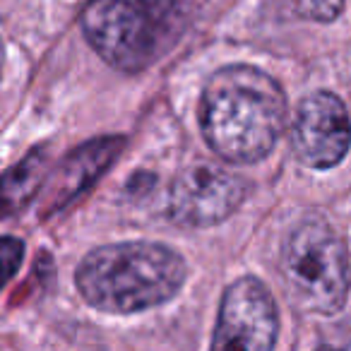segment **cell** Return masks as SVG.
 Masks as SVG:
<instances>
[{"mask_svg": "<svg viewBox=\"0 0 351 351\" xmlns=\"http://www.w3.org/2000/svg\"><path fill=\"white\" fill-rule=\"evenodd\" d=\"M197 118L202 137L217 156L253 164L277 145L287 123V97L265 70L226 65L207 80Z\"/></svg>", "mask_w": 351, "mask_h": 351, "instance_id": "6da1fadb", "label": "cell"}, {"mask_svg": "<svg viewBox=\"0 0 351 351\" xmlns=\"http://www.w3.org/2000/svg\"><path fill=\"white\" fill-rule=\"evenodd\" d=\"M186 263L176 250L149 241L97 248L80 263L82 298L97 311L128 315L171 301L186 282Z\"/></svg>", "mask_w": 351, "mask_h": 351, "instance_id": "7a4b0ae2", "label": "cell"}, {"mask_svg": "<svg viewBox=\"0 0 351 351\" xmlns=\"http://www.w3.org/2000/svg\"><path fill=\"white\" fill-rule=\"evenodd\" d=\"M282 282L289 301L303 313L335 315L349 293V250L322 219H306L282 245Z\"/></svg>", "mask_w": 351, "mask_h": 351, "instance_id": "3957f363", "label": "cell"}, {"mask_svg": "<svg viewBox=\"0 0 351 351\" xmlns=\"http://www.w3.org/2000/svg\"><path fill=\"white\" fill-rule=\"evenodd\" d=\"M80 29L94 51L121 73H140L156 58L164 36L137 0H89Z\"/></svg>", "mask_w": 351, "mask_h": 351, "instance_id": "277c9868", "label": "cell"}, {"mask_svg": "<svg viewBox=\"0 0 351 351\" xmlns=\"http://www.w3.org/2000/svg\"><path fill=\"white\" fill-rule=\"evenodd\" d=\"M279 315L267 287L241 277L221 296L212 351H274Z\"/></svg>", "mask_w": 351, "mask_h": 351, "instance_id": "5b68a950", "label": "cell"}, {"mask_svg": "<svg viewBox=\"0 0 351 351\" xmlns=\"http://www.w3.org/2000/svg\"><path fill=\"white\" fill-rule=\"evenodd\" d=\"M245 197V183L239 176L215 164H197L183 169L171 183L169 217L176 224L205 229L229 219Z\"/></svg>", "mask_w": 351, "mask_h": 351, "instance_id": "8992f818", "label": "cell"}, {"mask_svg": "<svg viewBox=\"0 0 351 351\" xmlns=\"http://www.w3.org/2000/svg\"><path fill=\"white\" fill-rule=\"evenodd\" d=\"M351 147V121L332 92H313L298 104L291 123V149L311 169H330Z\"/></svg>", "mask_w": 351, "mask_h": 351, "instance_id": "52a82bcc", "label": "cell"}, {"mask_svg": "<svg viewBox=\"0 0 351 351\" xmlns=\"http://www.w3.org/2000/svg\"><path fill=\"white\" fill-rule=\"evenodd\" d=\"M123 142H125L123 137H101L70 152L49 178L51 183L44 195V217L65 210L70 202L87 193L111 169L116 156L123 152Z\"/></svg>", "mask_w": 351, "mask_h": 351, "instance_id": "ba28073f", "label": "cell"}, {"mask_svg": "<svg viewBox=\"0 0 351 351\" xmlns=\"http://www.w3.org/2000/svg\"><path fill=\"white\" fill-rule=\"evenodd\" d=\"M46 173H49V152L44 147H36L20 164L0 176V219L25 207L39 193Z\"/></svg>", "mask_w": 351, "mask_h": 351, "instance_id": "9c48e42d", "label": "cell"}, {"mask_svg": "<svg viewBox=\"0 0 351 351\" xmlns=\"http://www.w3.org/2000/svg\"><path fill=\"white\" fill-rule=\"evenodd\" d=\"M161 36H173L188 17L191 0H137Z\"/></svg>", "mask_w": 351, "mask_h": 351, "instance_id": "30bf717a", "label": "cell"}, {"mask_svg": "<svg viewBox=\"0 0 351 351\" xmlns=\"http://www.w3.org/2000/svg\"><path fill=\"white\" fill-rule=\"evenodd\" d=\"M291 10L296 12L303 20H313V22H335L337 17L344 10L346 0H287Z\"/></svg>", "mask_w": 351, "mask_h": 351, "instance_id": "8fae6325", "label": "cell"}, {"mask_svg": "<svg viewBox=\"0 0 351 351\" xmlns=\"http://www.w3.org/2000/svg\"><path fill=\"white\" fill-rule=\"evenodd\" d=\"M22 260H25V243L20 239L15 236L0 239V291L22 267Z\"/></svg>", "mask_w": 351, "mask_h": 351, "instance_id": "7c38bea8", "label": "cell"}, {"mask_svg": "<svg viewBox=\"0 0 351 351\" xmlns=\"http://www.w3.org/2000/svg\"><path fill=\"white\" fill-rule=\"evenodd\" d=\"M3 63H5V49H3V39H0V77H3Z\"/></svg>", "mask_w": 351, "mask_h": 351, "instance_id": "4fadbf2b", "label": "cell"}, {"mask_svg": "<svg viewBox=\"0 0 351 351\" xmlns=\"http://www.w3.org/2000/svg\"><path fill=\"white\" fill-rule=\"evenodd\" d=\"M320 351H335V349H320Z\"/></svg>", "mask_w": 351, "mask_h": 351, "instance_id": "5bb4252c", "label": "cell"}]
</instances>
